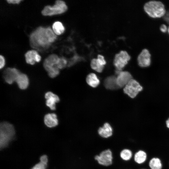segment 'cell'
Masks as SVG:
<instances>
[{
	"label": "cell",
	"instance_id": "25",
	"mask_svg": "<svg viewBox=\"0 0 169 169\" xmlns=\"http://www.w3.org/2000/svg\"><path fill=\"white\" fill-rule=\"evenodd\" d=\"M47 166V163L41 161L35 165L31 169H46Z\"/></svg>",
	"mask_w": 169,
	"mask_h": 169
},
{
	"label": "cell",
	"instance_id": "29",
	"mask_svg": "<svg viewBox=\"0 0 169 169\" xmlns=\"http://www.w3.org/2000/svg\"><path fill=\"white\" fill-rule=\"evenodd\" d=\"M40 161L47 163L48 162V157L46 155H43L41 156L40 158Z\"/></svg>",
	"mask_w": 169,
	"mask_h": 169
},
{
	"label": "cell",
	"instance_id": "21",
	"mask_svg": "<svg viewBox=\"0 0 169 169\" xmlns=\"http://www.w3.org/2000/svg\"><path fill=\"white\" fill-rule=\"evenodd\" d=\"M149 165L151 169H161L162 167L161 160L157 157L152 158L149 162Z\"/></svg>",
	"mask_w": 169,
	"mask_h": 169
},
{
	"label": "cell",
	"instance_id": "32",
	"mask_svg": "<svg viewBox=\"0 0 169 169\" xmlns=\"http://www.w3.org/2000/svg\"><path fill=\"white\" fill-rule=\"evenodd\" d=\"M166 127L169 129V118L166 121Z\"/></svg>",
	"mask_w": 169,
	"mask_h": 169
},
{
	"label": "cell",
	"instance_id": "28",
	"mask_svg": "<svg viewBox=\"0 0 169 169\" xmlns=\"http://www.w3.org/2000/svg\"><path fill=\"white\" fill-rule=\"evenodd\" d=\"M5 64V60L4 58L2 55H0V68L2 69Z\"/></svg>",
	"mask_w": 169,
	"mask_h": 169
},
{
	"label": "cell",
	"instance_id": "5",
	"mask_svg": "<svg viewBox=\"0 0 169 169\" xmlns=\"http://www.w3.org/2000/svg\"><path fill=\"white\" fill-rule=\"evenodd\" d=\"M68 7L64 2L62 0H57L53 6H46L42 10L41 13L45 16H51L61 14L67 10Z\"/></svg>",
	"mask_w": 169,
	"mask_h": 169
},
{
	"label": "cell",
	"instance_id": "23",
	"mask_svg": "<svg viewBox=\"0 0 169 169\" xmlns=\"http://www.w3.org/2000/svg\"><path fill=\"white\" fill-rule=\"evenodd\" d=\"M90 66L93 69L99 73L101 72L104 68V66L100 64L96 59H92L91 62Z\"/></svg>",
	"mask_w": 169,
	"mask_h": 169
},
{
	"label": "cell",
	"instance_id": "33",
	"mask_svg": "<svg viewBox=\"0 0 169 169\" xmlns=\"http://www.w3.org/2000/svg\"><path fill=\"white\" fill-rule=\"evenodd\" d=\"M167 33L169 34V25L168 27Z\"/></svg>",
	"mask_w": 169,
	"mask_h": 169
},
{
	"label": "cell",
	"instance_id": "20",
	"mask_svg": "<svg viewBox=\"0 0 169 169\" xmlns=\"http://www.w3.org/2000/svg\"><path fill=\"white\" fill-rule=\"evenodd\" d=\"M53 30L57 35H60L64 33L65 28L62 23L59 21L55 22L52 25Z\"/></svg>",
	"mask_w": 169,
	"mask_h": 169
},
{
	"label": "cell",
	"instance_id": "11",
	"mask_svg": "<svg viewBox=\"0 0 169 169\" xmlns=\"http://www.w3.org/2000/svg\"><path fill=\"white\" fill-rule=\"evenodd\" d=\"M116 81L119 88L124 87L132 79L130 72L127 71H120L117 74Z\"/></svg>",
	"mask_w": 169,
	"mask_h": 169
},
{
	"label": "cell",
	"instance_id": "30",
	"mask_svg": "<svg viewBox=\"0 0 169 169\" xmlns=\"http://www.w3.org/2000/svg\"><path fill=\"white\" fill-rule=\"evenodd\" d=\"M22 0H7V2L10 4H18Z\"/></svg>",
	"mask_w": 169,
	"mask_h": 169
},
{
	"label": "cell",
	"instance_id": "12",
	"mask_svg": "<svg viewBox=\"0 0 169 169\" xmlns=\"http://www.w3.org/2000/svg\"><path fill=\"white\" fill-rule=\"evenodd\" d=\"M97 132L101 137L104 138H108L112 136L113 129L110 123L106 122L98 128Z\"/></svg>",
	"mask_w": 169,
	"mask_h": 169
},
{
	"label": "cell",
	"instance_id": "14",
	"mask_svg": "<svg viewBox=\"0 0 169 169\" xmlns=\"http://www.w3.org/2000/svg\"><path fill=\"white\" fill-rule=\"evenodd\" d=\"M44 121L45 125L49 128L54 127L58 124L57 116L55 113H48L44 117Z\"/></svg>",
	"mask_w": 169,
	"mask_h": 169
},
{
	"label": "cell",
	"instance_id": "31",
	"mask_svg": "<svg viewBox=\"0 0 169 169\" xmlns=\"http://www.w3.org/2000/svg\"><path fill=\"white\" fill-rule=\"evenodd\" d=\"M41 59V57L38 54L36 55V61L37 62H39Z\"/></svg>",
	"mask_w": 169,
	"mask_h": 169
},
{
	"label": "cell",
	"instance_id": "4",
	"mask_svg": "<svg viewBox=\"0 0 169 169\" xmlns=\"http://www.w3.org/2000/svg\"><path fill=\"white\" fill-rule=\"evenodd\" d=\"M59 58L57 55L53 54L44 60L43 66L49 76L55 77L59 74V69L57 67Z\"/></svg>",
	"mask_w": 169,
	"mask_h": 169
},
{
	"label": "cell",
	"instance_id": "8",
	"mask_svg": "<svg viewBox=\"0 0 169 169\" xmlns=\"http://www.w3.org/2000/svg\"><path fill=\"white\" fill-rule=\"evenodd\" d=\"M95 159L100 165L110 166L113 163V157L112 151L110 149L103 151L99 155L95 156Z\"/></svg>",
	"mask_w": 169,
	"mask_h": 169
},
{
	"label": "cell",
	"instance_id": "3",
	"mask_svg": "<svg viewBox=\"0 0 169 169\" xmlns=\"http://www.w3.org/2000/svg\"><path fill=\"white\" fill-rule=\"evenodd\" d=\"M15 135L13 125L9 123L4 122L0 125V148L1 149L6 147Z\"/></svg>",
	"mask_w": 169,
	"mask_h": 169
},
{
	"label": "cell",
	"instance_id": "16",
	"mask_svg": "<svg viewBox=\"0 0 169 169\" xmlns=\"http://www.w3.org/2000/svg\"><path fill=\"white\" fill-rule=\"evenodd\" d=\"M104 85L108 90H115L119 88L117 83L116 78L114 76L106 78L104 80Z\"/></svg>",
	"mask_w": 169,
	"mask_h": 169
},
{
	"label": "cell",
	"instance_id": "9",
	"mask_svg": "<svg viewBox=\"0 0 169 169\" xmlns=\"http://www.w3.org/2000/svg\"><path fill=\"white\" fill-rule=\"evenodd\" d=\"M137 61L138 66L141 68L149 67L151 64V55L148 50L143 49L138 55Z\"/></svg>",
	"mask_w": 169,
	"mask_h": 169
},
{
	"label": "cell",
	"instance_id": "17",
	"mask_svg": "<svg viewBox=\"0 0 169 169\" xmlns=\"http://www.w3.org/2000/svg\"><path fill=\"white\" fill-rule=\"evenodd\" d=\"M87 84L93 88L97 87L100 83V81L97 75L94 73L89 74L86 78Z\"/></svg>",
	"mask_w": 169,
	"mask_h": 169
},
{
	"label": "cell",
	"instance_id": "13",
	"mask_svg": "<svg viewBox=\"0 0 169 169\" xmlns=\"http://www.w3.org/2000/svg\"><path fill=\"white\" fill-rule=\"evenodd\" d=\"M45 98L46 99V104L52 110L56 109V103L58 102L60 99L58 96L52 92L49 91L46 93Z\"/></svg>",
	"mask_w": 169,
	"mask_h": 169
},
{
	"label": "cell",
	"instance_id": "26",
	"mask_svg": "<svg viewBox=\"0 0 169 169\" xmlns=\"http://www.w3.org/2000/svg\"><path fill=\"white\" fill-rule=\"evenodd\" d=\"M97 59L100 64L103 66H104L106 63L104 57L101 55H98Z\"/></svg>",
	"mask_w": 169,
	"mask_h": 169
},
{
	"label": "cell",
	"instance_id": "2",
	"mask_svg": "<svg viewBox=\"0 0 169 169\" xmlns=\"http://www.w3.org/2000/svg\"><path fill=\"white\" fill-rule=\"evenodd\" d=\"M144 9L150 17L153 18H162L166 12L164 4L158 0L149 1L145 4Z\"/></svg>",
	"mask_w": 169,
	"mask_h": 169
},
{
	"label": "cell",
	"instance_id": "6",
	"mask_svg": "<svg viewBox=\"0 0 169 169\" xmlns=\"http://www.w3.org/2000/svg\"><path fill=\"white\" fill-rule=\"evenodd\" d=\"M131 58V56L126 51L121 50L116 54L114 59V64L116 70L121 71Z\"/></svg>",
	"mask_w": 169,
	"mask_h": 169
},
{
	"label": "cell",
	"instance_id": "1",
	"mask_svg": "<svg viewBox=\"0 0 169 169\" xmlns=\"http://www.w3.org/2000/svg\"><path fill=\"white\" fill-rule=\"evenodd\" d=\"M57 36L50 27H39L30 34L31 46L39 50L48 49L57 38Z\"/></svg>",
	"mask_w": 169,
	"mask_h": 169
},
{
	"label": "cell",
	"instance_id": "15",
	"mask_svg": "<svg viewBox=\"0 0 169 169\" xmlns=\"http://www.w3.org/2000/svg\"><path fill=\"white\" fill-rule=\"evenodd\" d=\"M16 82L18 87L21 90H25L27 89L29 85V79L27 76L25 74L20 73Z\"/></svg>",
	"mask_w": 169,
	"mask_h": 169
},
{
	"label": "cell",
	"instance_id": "24",
	"mask_svg": "<svg viewBox=\"0 0 169 169\" xmlns=\"http://www.w3.org/2000/svg\"><path fill=\"white\" fill-rule=\"evenodd\" d=\"M67 64V60L63 57L59 58L57 64V67L59 69H61L65 68Z\"/></svg>",
	"mask_w": 169,
	"mask_h": 169
},
{
	"label": "cell",
	"instance_id": "10",
	"mask_svg": "<svg viewBox=\"0 0 169 169\" xmlns=\"http://www.w3.org/2000/svg\"><path fill=\"white\" fill-rule=\"evenodd\" d=\"M20 73V71L16 68H8L4 71L3 76L6 83L11 84L16 81Z\"/></svg>",
	"mask_w": 169,
	"mask_h": 169
},
{
	"label": "cell",
	"instance_id": "7",
	"mask_svg": "<svg viewBox=\"0 0 169 169\" xmlns=\"http://www.w3.org/2000/svg\"><path fill=\"white\" fill-rule=\"evenodd\" d=\"M142 86L139 83L132 79L124 87L123 91L130 97L133 98L142 90Z\"/></svg>",
	"mask_w": 169,
	"mask_h": 169
},
{
	"label": "cell",
	"instance_id": "19",
	"mask_svg": "<svg viewBox=\"0 0 169 169\" xmlns=\"http://www.w3.org/2000/svg\"><path fill=\"white\" fill-rule=\"evenodd\" d=\"M38 54V52L35 50L28 51L25 54L26 62L28 64L33 65L36 61V57Z\"/></svg>",
	"mask_w": 169,
	"mask_h": 169
},
{
	"label": "cell",
	"instance_id": "22",
	"mask_svg": "<svg viewBox=\"0 0 169 169\" xmlns=\"http://www.w3.org/2000/svg\"><path fill=\"white\" fill-rule=\"evenodd\" d=\"M133 156L132 151L128 149L122 150L120 153V156L124 161H127L130 160Z\"/></svg>",
	"mask_w": 169,
	"mask_h": 169
},
{
	"label": "cell",
	"instance_id": "18",
	"mask_svg": "<svg viewBox=\"0 0 169 169\" xmlns=\"http://www.w3.org/2000/svg\"><path fill=\"white\" fill-rule=\"evenodd\" d=\"M147 157V155L146 153L141 150L136 152L134 156L135 162L139 164L144 163L146 161Z\"/></svg>",
	"mask_w": 169,
	"mask_h": 169
},
{
	"label": "cell",
	"instance_id": "27",
	"mask_svg": "<svg viewBox=\"0 0 169 169\" xmlns=\"http://www.w3.org/2000/svg\"><path fill=\"white\" fill-rule=\"evenodd\" d=\"M168 26L165 23L162 24L160 26V31L163 33H166L167 32Z\"/></svg>",
	"mask_w": 169,
	"mask_h": 169
}]
</instances>
